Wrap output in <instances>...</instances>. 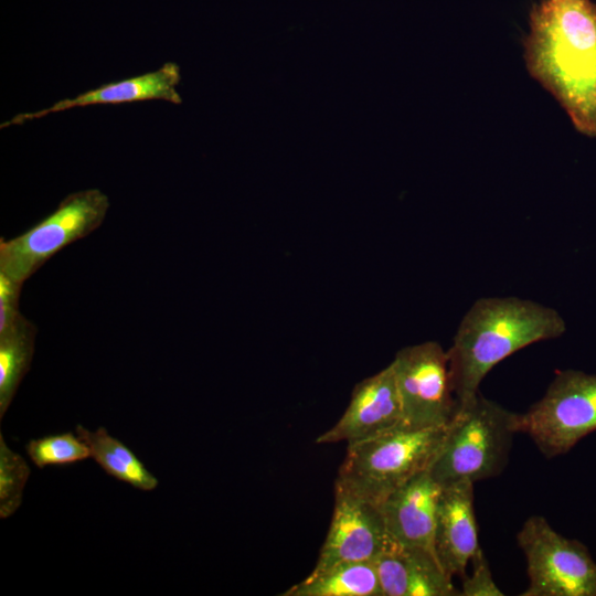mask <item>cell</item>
Wrapping results in <instances>:
<instances>
[{
  "mask_svg": "<svg viewBox=\"0 0 596 596\" xmlns=\"http://www.w3.org/2000/svg\"><path fill=\"white\" fill-rule=\"evenodd\" d=\"M523 41L529 74L563 107L574 128L596 137V3L542 0Z\"/></svg>",
  "mask_w": 596,
  "mask_h": 596,
  "instance_id": "6da1fadb",
  "label": "cell"
},
{
  "mask_svg": "<svg viewBox=\"0 0 596 596\" xmlns=\"http://www.w3.org/2000/svg\"><path fill=\"white\" fill-rule=\"evenodd\" d=\"M563 317L552 307L519 297L476 300L461 319L447 351L458 404L473 397L490 370L533 343L561 337Z\"/></svg>",
  "mask_w": 596,
  "mask_h": 596,
  "instance_id": "7a4b0ae2",
  "label": "cell"
},
{
  "mask_svg": "<svg viewBox=\"0 0 596 596\" xmlns=\"http://www.w3.org/2000/svg\"><path fill=\"white\" fill-rule=\"evenodd\" d=\"M519 413L511 412L479 392L458 404L444 444L428 471L439 486L498 476L505 467Z\"/></svg>",
  "mask_w": 596,
  "mask_h": 596,
  "instance_id": "3957f363",
  "label": "cell"
},
{
  "mask_svg": "<svg viewBox=\"0 0 596 596\" xmlns=\"http://www.w3.org/2000/svg\"><path fill=\"white\" fill-rule=\"evenodd\" d=\"M448 424L423 428L402 424L348 444L334 483L379 504L391 492L429 469L444 444Z\"/></svg>",
  "mask_w": 596,
  "mask_h": 596,
  "instance_id": "277c9868",
  "label": "cell"
},
{
  "mask_svg": "<svg viewBox=\"0 0 596 596\" xmlns=\"http://www.w3.org/2000/svg\"><path fill=\"white\" fill-rule=\"evenodd\" d=\"M109 205L108 196L98 189L70 193L24 233L0 238V273L24 283L61 249L98 228Z\"/></svg>",
  "mask_w": 596,
  "mask_h": 596,
  "instance_id": "5b68a950",
  "label": "cell"
},
{
  "mask_svg": "<svg viewBox=\"0 0 596 596\" xmlns=\"http://www.w3.org/2000/svg\"><path fill=\"white\" fill-rule=\"evenodd\" d=\"M596 430V374L578 370L555 373L545 394L519 414L526 434L546 458L566 454Z\"/></svg>",
  "mask_w": 596,
  "mask_h": 596,
  "instance_id": "8992f818",
  "label": "cell"
},
{
  "mask_svg": "<svg viewBox=\"0 0 596 596\" xmlns=\"http://www.w3.org/2000/svg\"><path fill=\"white\" fill-rule=\"evenodd\" d=\"M517 540L529 577L522 596H596V562L583 543L563 536L541 515L530 517Z\"/></svg>",
  "mask_w": 596,
  "mask_h": 596,
  "instance_id": "52a82bcc",
  "label": "cell"
},
{
  "mask_svg": "<svg viewBox=\"0 0 596 596\" xmlns=\"http://www.w3.org/2000/svg\"><path fill=\"white\" fill-rule=\"evenodd\" d=\"M404 424L423 428L447 425L458 409L447 351L436 341L401 349L391 362Z\"/></svg>",
  "mask_w": 596,
  "mask_h": 596,
  "instance_id": "ba28073f",
  "label": "cell"
},
{
  "mask_svg": "<svg viewBox=\"0 0 596 596\" xmlns=\"http://www.w3.org/2000/svg\"><path fill=\"white\" fill-rule=\"evenodd\" d=\"M395 544L379 504L334 483L332 518L313 570L343 562H373Z\"/></svg>",
  "mask_w": 596,
  "mask_h": 596,
  "instance_id": "9c48e42d",
  "label": "cell"
},
{
  "mask_svg": "<svg viewBox=\"0 0 596 596\" xmlns=\"http://www.w3.org/2000/svg\"><path fill=\"white\" fill-rule=\"evenodd\" d=\"M404 424L403 411L392 363L362 380L333 426L316 438L317 444L366 439Z\"/></svg>",
  "mask_w": 596,
  "mask_h": 596,
  "instance_id": "30bf717a",
  "label": "cell"
},
{
  "mask_svg": "<svg viewBox=\"0 0 596 596\" xmlns=\"http://www.w3.org/2000/svg\"><path fill=\"white\" fill-rule=\"evenodd\" d=\"M435 554L450 576H466V570L480 550L473 511V482L456 481L441 486L434 533Z\"/></svg>",
  "mask_w": 596,
  "mask_h": 596,
  "instance_id": "8fae6325",
  "label": "cell"
},
{
  "mask_svg": "<svg viewBox=\"0 0 596 596\" xmlns=\"http://www.w3.org/2000/svg\"><path fill=\"white\" fill-rule=\"evenodd\" d=\"M441 486L428 469L379 503L386 529L398 544L434 550L437 502Z\"/></svg>",
  "mask_w": 596,
  "mask_h": 596,
  "instance_id": "7c38bea8",
  "label": "cell"
},
{
  "mask_svg": "<svg viewBox=\"0 0 596 596\" xmlns=\"http://www.w3.org/2000/svg\"><path fill=\"white\" fill-rule=\"evenodd\" d=\"M180 81L181 73L179 65L168 62L156 71L104 84L97 88L82 93L74 98L61 99L49 108L33 113L18 114L1 124V128L21 125L52 113L89 105H118L153 99H161L178 105L182 103V98L177 91Z\"/></svg>",
  "mask_w": 596,
  "mask_h": 596,
  "instance_id": "4fadbf2b",
  "label": "cell"
},
{
  "mask_svg": "<svg viewBox=\"0 0 596 596\" xmlns=\"http://www.w3.org/2000/svg\"><path fill=\"white\" fill-rule=\"evenodd\" d=\"M373 563L383 596H460L432 550L397 543Z\"/></svg>",
  "mask_w": 596,
  "mask_h": 596,
  "instance_id": "5bb4252c",
  "label": "cell"
},
{
  "mask_svg": "<svg viewBox=\"0 0 596 596\" xmlns=\"http://www.w3.org/2000/svg\"><path fill=\"white\" fill-rule=\"evenodd\" d=\"M281 596H383L373 562H343L312 572Z\"/></svg>",
  "mask_w": 596,
  "mask_h": 596,
  "instance_id": "9a60e30c",
  "label": "cell"
},
{
  "mask_svg": "<svg viewBox=\"0 0 596 596\" xmlns=\"http://www.w3.org/2000/svg\"><path fill=\"white\" fill-rule=\"evenodd\" d=\"M75 433L88 446L91 457L108 476L142 491H151L158 487L157 477L130 448L111 436L105 427L91 432L77 425Z\"/></svg>",
  "mask_w": 596,
  "mask_h": 596,
  "instance_id": "2e32d148",
  "label": "cell"
},
{
  "mask_svg": "<svg viewBox=\"0 0 596 596\" xmlns=\"http://www.w3.org/2000/svg\"><path fill=\"white\" fill-rule=\"evenodd\" d=\"M38 329L20 313L0 330V418L31 366Z\"/></svg>",
  "mask_w": 596,
  "mask_h": 596,
  "instance_id": "e0dca14e",
  "label": "cell"
},
{
  "mask_svg": "<svg viewBox=\"0 0 596 596\" xmlns=\"http://www.w3.org/2000/svg\"><path fill=\"white\" fill-rule=\"evenodd\" d=\"M30 460L40 469L46 466H64L91 457L88 446L71 432L31 439L25 445Z\"/></svg>",
  "mask_w": 596,
  "mask_h": 596,
  "instance_id": "ac0fdd59",
  "label": "cell"
},
{
  "mask_svg": "<svg viewBox=\"0 0 596 596\" xmlns=\"http://www.w3.org/2000/svg\"><path fill=\"white\" fill-rule=\"evenodd\" d=\"M31 475L25 459L7 445L0 434V518L11 517L21 505L23 490Z\"/></svg>",
  "mask_w": 596,
  "mask_h": 596,
  "instance_id": "d6986e66",
  "label": "cell"
},
{
  "mask_svg": "<svg viewBox=\"0 0 596 596\" xmlns=\"http://www.w3.org/2000/svg\"><path fill=\"white\" fill-rule=\"evenodd\" d=\"M472 572L462 577L460 596H502L503 592L493 581L489 564L480 549L472 557Z\"/></svg>",
  "mask_w": 596,
  "mask_h": 596,
  "instance_id": "ffe728a7",
  "label": "cell"
},
{
  "mask_svg": "<svg viewBox=\"0 0 596 596\" xmlns=\"http://www.w3.org/2000/svg\"><path fill=\"white\" fill-rule=\"evenodd\" d=\"M23 283L0 273V330L9 326L21 312L19 301Z\"/></svg>",
  "mask_w": 596,
  "mask_h": 596,
  "instance_id": "44dd1931",
  "label": "cell"
}]
</instances>
